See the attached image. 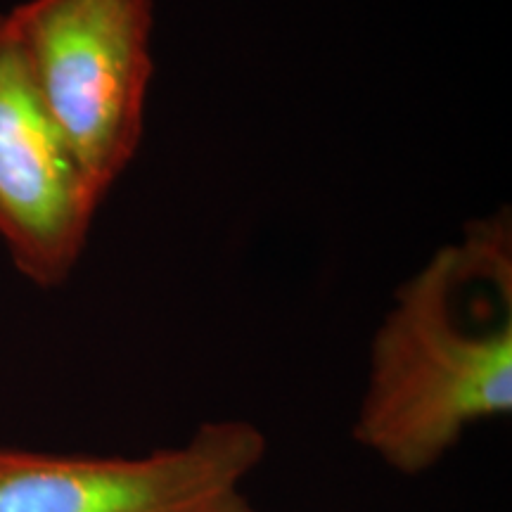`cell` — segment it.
I'll return each mask as SVG.
<instances>
[{
	"label": "cell",
	"mask_w": 512,
	"mask_h": 512,
	"mask_svg": "<svg viewBox=\"0 0 512 512\" xmlns=\"http://www.w3.org/2000/svg\"><path fill=\"white\" fill-rule=\"evenodd\" d=\"M512 413V223H467L396 292L370 342L351 427L403 477L437 467L482 422Z\"/></svg>",
	"instance_id": "1"
},
{
	"label": "cell",
	"mask_w": 512,
	"mask_h": 512,
	"mask_svg": "<svg viewBox=\"0 0 512 512\" xmlns=\"http://www.w3.org/2000/svg\"><path fill=\"white\" fill-rule=\"evenodd\" d=\"M8 17L36 93L105 200L145 136L152 0H27Z\"/></svg>",
	"instance_id": "2"
},
{
	"label": "cell",
	"mask_w": 512,
	"mask_h": 512,
	"mask_svg": "<svg viewBox=\"0 0 512 512\" xmlns=\"http://www.w3.org/2000/svg\"><path fill=\"white\" fill-rule=\"evenodd\" d=\"M266 451V434L238 418L145 456L0 448V512H261L245 484Z\"/></svg>",
	"instance_id": "3"
},
{
	"label": "cell",
	"mask_w": 512,
	"mask_h": 512,
	"mask_svg": "<svg viewBox=\"0 0 512 512\" xmlns=\"http://www.w3.org/2000/svg\"><path fill=\"white\" fill-rule=\"evenodd\" d=\"M31 81L8 12H0V245L41 290L72 278L100 204Z\"/></svg>",
	"instance_id": "4"
}]
</instances>
